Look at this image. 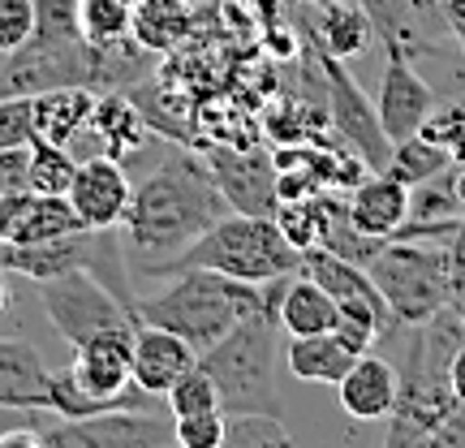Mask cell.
Returning a JSON list of instances; mask_svg holds the SVG:
<instances>
[{"mask_svg":"<svg viewBox=\"0 0 465 448\" xmlns=\"http://www.w3.org/2000/svg\"><path fill=\"white\" fill-rule=\"evenodd\" d=\"M224 212H229V203L220 194L207 160L194 151L173 147L134 185L130 207L121 216V237L134 254L147 259V267H155L168 264L173 254H182Z\"/></svg>","mask_w":465,"mask_h":448,"instance_id":"obj_1","label":"cell"},{"mask_svg":"<svg viewBox=\"0 0 465 448\" xmlns=\"http://www.w3.org/2000/svg\"><path fill=\"white\" fill-rule=\"evenodd\" d=\"M284 281L289 276L250 284L232 281L224 272H212V267H177V272H168V281L155 294H138V324L168 328L194 353H203L254 311H263V306L276 311Z\"/></svg>","mask_w":465,"mask_h":448,"instance_id":"obj_2","label":"cell"},{"mask_svg":"<svg viewBox=\"0 0 465 448\" xmlns=\"http://www.w3.org/2000/svg\"><path fill=\"white\" fill-rule=\"evenodd\" d=\"M177 267H212L224 272L232 281L267 284L302 272V250L284 242L272 216H242V212H224L212 229L194 237L182 254H173L168 264H155L151 276H168Z\"/></svg>","mask_w":465,"mask_h":448,"instance_id":"obj_3","label":"cell"},{"mask_svg":"<svg viewBox=\"0 0 465 448\" xmlns=\"http://www.w3.org/2000/svg\"><path fill=\"white\" fill-rule=\"evenodd\" d=\"M276 333H281V319L272 306H263L199 353V366L216 380L224 414L284 418L281 393H276Z\"/></svg>","mask_w":465,"mask_h":448,"instance_id":"obj_4","label":"cell"},{"mask_svg":"<svg viewBox=\"0 0 465 448\" xmlns=\"http://www.w3.org/2000/svg\"><path fill=\"white\" fill-rule=\"evenodd\" d=\"M371 281L380 284L388 311L397 319V328H414L452 302L449 284V259L444 246H418V242H401L388 237L383 250L366 264Z\"/></svg>","mask_w":465,"mask_h":448,"instance_id":"obj_5","label":"cell"},{"mask_svg":"<svg viewBox=\"0 0 465 448\" xmlns=\"http://www.w3.org/2000/svg\"><path fill=\"white\" fill-rule=\"evenodd\" d=\"M39 306H44L48 324L65 336L69 345H83V341L108 333V328H134L138 324V315L125 311L113 298V289L95 281L86 267H74V272H61L52 281H39Z\"/></svg>","mask_w":465,"mask_h":448,"instance_id":"obj_6","label":"cell"},{"mask_svg":"<svg viewBox=\"0 0 465 448\" xmlns=\"http://www.w3.org/2000/svg\"><path fill=\"white\" fill-rule=\"evenodd\" d=\"M306 56H311V65H315V78L323 83L328 121H332V130L341 134V143L358 151L375 173H383L388 155H392V143H388V134H383V125H380L375 104L366 100L362 86L349 78V69L341 56L315 48V44H306Z\"/></svg>","mask_w":465,"mask_h":448,"instance_id":"obj_7","label":"cell"},{"mask_svg":"<svg viewBox=\"0 0 465 448\" xmlns=\"http://www.w3.org/2000/svg\"><path fill=\"white\" fill-rule=\"evenodd\" d=\"M173 414L151 410H104L91 418H56L39 423V448H168Z\"/></svg>","mask_w":465,"mask_h":448,"instance_id":"obj_8","label":"cell"},{"mask_svg":"<svg viewBox=\"0 0 465 448\" xmlns=\"http://www.w3.org/2000/svg\"><path fill=\"white\" fill-rule=\"evenodd\" d=\"M203 160L212 168L229 212L276 216V203H281V194H276V160L267 151L237 143V147H207Z\"/></svg>","mask_w":465,"mask_h":448,"instance_id":"obj_9","label":"cell"},{"mask_svg":"<svg viewBox=\"0 0 465 448\" xmlns=\"http://www.w3.org/2000/svg\"><path fill=\"white\" fill-rule=\"evenodd\" d=\"M431 108H435V86L418 74L410 56L388 52L380 100H375V113H380V125H383V134H388V143L414 138V134L422 130V121L431 116Z\"/></svg>","mask_w":465,"mask_h":448,"instance_id":"obj_10","label":"cell"},{"mask_svg":"<svg viewBox=\"0 0 465 448\" xmlns=\"http://www.w3.org/2000/svg\"><path fill=\"white\" fill-rule=\"evenodd\" d=\"M130 194L134 185L121 160L104 155V151L91 160H78V173L69 182V203H74V212L86 229H121Z\"/></svg>","mask_w":465,"mask_h":448,"instance_id":"obj_11","label":"cell"},{"mask_svg":"<svg viewBox=\"0 0 465 448\" xmlns=\"http://www.w3.org/2000/svg\"><path fill=\"white\" fill-rule=\"evenodd\" d=\"M401 393V371L380 353H358L353 366H349L341 383H336V397H341V410H345L353 423H380V418L392 414Z\"/></svg>","mask_w":465,"mask_h":448,"instance_id":"obj_12","label":"cell"},{"mask_svg":"<svg viewBox=\"0 0 465 448\" xmlns=\"http://www.w3.org/2000/svg\"><path fill=\"white\" fill-rule=\"evenodd\" d=\"M194 363H199V353L185 345L177 333L155 328V324H138V328H134L130 375H134V383H138L143 393H151V397H164L168 388L182 380Z\"/></svg>","mask_w":465,"mask_h":448,"instance_id":"obj_13","label":"cell"},{"mask_svg":"<svg viewBox=\"0 0 465 448\" xmlns=\"http://www.w3.org/2000/svg\"><path fill=\"white\" fill-rule=\"evenodd\" d=\"M52 366L44 353L22 336H0V405L22 414H52L48 410Z\"/></svg>","mask_w":465,"mask_h":448,"instance_id":"obj_14","label":"cell"},{"mask_svg":"<svg viewBox=\"0 0 465 448\" xmlns=\"http://www.w3.org/2000/svg\"><path fill=\"white\" fill-rule=\"evenodd\" d=\"M311 14L302 17V35L306 44L332 52L341 61H353L362 56L371 44H375V26L366 17L362 0H336V5H306Z\"/></svg>","mask_w":465,"mask_h":448,"instance_id":"obj_15","label":"cell"},{"mask_svg":"<svg viewBox=\"0 0 465 448\" xmlns=\"http://www.w3.org/2000/svg\"><path fill=\"white\" fill-rule=\"evenodd\" d=\"M410 185L397 182L392 173H371L362 185L349 190V220L366 237H392L410 220Z\"/></svg>","mask_w":465,"mask_h":448,"instance_id":"obj_16","label":"cell"},{"mask_svg":"<svg viewBox=\"0 0 465 448\" xmlns=\"http://www.w3.org/2000/svg\"><path fill=\"white\" fill-rule=\"evenodd\" d=\"M86 134L104 147V155H113L121 164L130 160L134 151H143L151 143L147 116L125 91H95V108H91Z\"/></svg>","mask_w":465,"mask_h":448,"instance_id":"obj_17","label":"cell"},{"mask_svg":"<svg viewBox=\"0 0 465 448\" xmlns=\"http://www.w3.org/2000/svg\"><path fill=\"white\" fill-rule=\"evenodd\" d=\"M91 108H95V91L91 86H52L31 95V121L39 143H56V147H74L91 125Z\"/></svg>","mask_w":465,"mask_h":448,"instance_id":"obj_18","label":"cell"},{"mask_svg":"<svg viewBox=\"0 0 465 448\" xmlns=\"http://www.w3.org/2000/svg\"><path fill=\"white\" fill-rule=\"evenodd\" d=\"M276 319H281V333L289 336H315V333H332L336 328V298L306 272H293L281 289L276 302Z\"/></svg>","mask_w":465,"mask_h":448,"instance_id":"obj_19","label":"cell"},{"mask_svg":"<svg viewBox=\"0 0 465 448\" xmlns=\"http://www.w3.org/2000/svg\"><path fill=\"white\" fill-rule=\"evenodd\" d=\"M353 349L341 341L336 333H315V336H289L284 345V366L289 375L302 383H341L349 366H353Z\"/></svg>","mask_w":465,"mask_h":448,"instance_id":"obj_20","label":"cell"},{"mask_svg":"<svg viewBox=\"0 0 465 448\" xmlns=\"http://www.w3.org/2000/svg\"><path fill=\"white\" fill-rule=\"evenodd\" d=\"M302 272L315 276L336 302H371V306H388L383 294H380V284L371 281V272H366L362 264H349V259L332 254V250H323V246L302 250Z\"/></svg>","mask_w":465,"mask_h":448,"instance_id":"obj_21","label":"cell"},{"mask_svg":"<svg viewBox=\"0 0 465 448\" xmlns=\"http://www.w3.org/2000/svg\"><path fill=\"white\" fill-rule=\"evenodd\" d=\"M74 229H86V224L78 220L69 194H31L5 242H14V246H26V242H52V237H65V233H74Z\"/></svg>","mask_w":465,"mask_h":448,"instance_id":"obj_22","label":"cell"},{"mask_svg":"<svg viewBox=\"0 0 465 448\" xmlns=\"http://www.w3.org/2000/svg\"><path fill=\"white\" fill-rule=\"evenodd\" d=\"M130 35L147 52H168L190 35V9L185 0H143L134 5V26Z\"/></svg>","mask_w":465,"mask_h":448,"instance_id":"obj_23","label":"cell"},{"mask_svg":"<svg viewBox=\"0 0 465 448\" xmlns=\"http://www.w3.org/2000/svg\"><path fill=\"white\" fill-rule=\"evenodd\" d=\"M383 173H392L397 182H405L410 190L422 182H435V177H444L452 173V155L444 147H435L427 138H405V143H392V155H388V164Z\"/></svg>","mask_w":465,"mask_h":448,"instance_id":"obj_24","label":"cell"},{"mask_svg":"<svg viewBox=\"0 0 465 448\" xmlns=\"http://www.w3.org/2000/svg\"><path fill=\"white\" fill-rule=\"evenodd\" d=\"M134 9L125 0H78V31L91 48H113L130 39Z\"/></svg>","mask_w":465,"mask_h":448,"instance_id":"obj_25","label":"cell"},{"mask_svg":"<svg viewBox=\"0 0 465 448\" xmlns=\"http://www.w3.org/2000/svg\"><path fill=\"white\" fill-rule=\"evenodd\" d=\"M78 173V155L69 147H56V143H31V168H26V182H31V194H69V182Z\"/></svg>","mask_w":465,"mask_h":448,"instance_id":"obj_26","label":"cell"},{"mask_svg":"<svg viewBox=\"0 0 465 448\" xmlns=\"http://www.w3.org/2000/svg\"><path fill=\"white\" fill-rule=\"evenodd\" d=\"M164 405L173 418H190V414H212V410H220V393H216V380L203 371L199 363L185 371L182 380L173 383L164 393ZM224 414V410H220Z\"/></svg>","mask_w":465,"mask_h":448,"instance_id":"obj_27","label":"cell"},{"mask_svg":"<svg viewBox=\"0 0 465 448\" xmlns=\"http://www.w3.org/2000/svg\"><path fill=\"white\" fill-rule=\"evenodd\" d=\"M289 440L293 432L276 414H224V448H276Z\"/></svg>","mask_w":465,"mask_h":448,"instance_id":"obj_28","label":"cell"},{"mask_svg":"<svg viewBox=\"0 0 465 448\" xmlns=\"http://www.w3.org/2000/svg\"><path fill=\"white\" fill-rule=\"evenodd\" d=\"M276 229L284 233V242L293 250H311L319 246V229H323V216H319V199H281L276 203Z\"/></svg>","mask_w":465,"mask_h":448,"instance_id":"obj_29","label":"cell"},{"mask_svg":"<svg viewBox=\"0 0 465 448\" xmlns=\"http://www.w3.org/2000/svg\"><path fill=\"white\" fill-rule=\"evenodd\" d=\"M418 138H427V143H435V147H444L452 155V164H461L465 160V100L444 104V108L435 104L431 116L422 121Z\"/></svg>","mask_w":465,"mask_h":448,"instance_id":"obj_30","label":"cell"},{"mask_svg":"<svg viewBox=\"0 0 465 448\" xmlns=\"http://www.w3.org/2000/svg\"><path fill=\"white\" fill-rule=\"evenodd\" d=\"M173 444L177 448H224V414H190L173 418Z\"/></svg>","mask_w":465,"mask_h":448,"instance_id":"obj_31","label":"cell"},{"mask_svg":"<svg viewBox=\"0 0 465 448\" xmlns=\"http://www.w3.org/2000/svg\"><path fill=\"white\" fill-rule=\"evenodd\" d=\"M35 143L31 95H0V151Z\"/></svg>","mask_w":465,"mask_h":448,"instance_id":"obj_32","label":"cell"},{"mask_svg":"<svg viewBox=\"0 0 465 448\" xmlns=\"http://www.w3.org/2000/svg\"><path fill=\"white\" fill-rule=\"evenodd\" d=\"M35 35V0H0V56L17 52Z\"/></svg>","mask_w":465,"mask_h":448,"instance_id":"obj_33","label":"cell"},{"mask_svg":"<svg viewBox=\"0 0 465 448\" xmlns=\"http://www.w3.org/2000/svg\"><path fill=\"white\" fill-rule=\"evenodd\" d=\"M26 168H31V143L26 147H5L0 151V194H26Z\"/></svg>","mask_w":465,"mask_h":448,"instance_id":"obj_34","label":"cell"},{"mask_svg":"<svg viewBox=\"0 0 465 448\" xmlns=\"http://www.w3.org/2000/svg\"><path fill=\"white\" fill-rule=\"evenodd\" d=\"M431 444H440V448H465V401H457V410H452V414L435 427Z\"/></svg>","mask_w":465,"mask_h":448,"instance_id":"obj_35","label":"cell"},{"mask_svg":"<svg viewBox=\"0 0 465 448\" xmlns=\"http://www.w3.org/2000/svg\"><path fill=\"white\" fill-rule=\"evenodd\" d=\"M449 383H452V397L465 401V341L457 345V353H452V363H449Z\"/></svg>","mask_w":465,"mask_h":448,"instance_id":"obj_36","label":"cell"},{"mask_svg":"<svg viewBox=\"0 0 465 448\" xmlns=\"http://www.w3.org/2000/svg\"><path fill=\"white\" fill-rule=\"evenodd\" d=\"M26 423H35V427H39L44 418H39V414H22V410H5V405H0V440L14 432V427H26Z\"/></svg>","mask_w":465,"mask_h":448,"instance_id":"obj_37","label":"cell"},{"mask_svg":"<svg viewBox=\"0 0 465 448\" xmlns=\"http://www.w3.org/2000/svg\"><path fill=\"white\" fill-rule=\"evenodd\" d=\"M452 190H457V199H461V207H465V160L452 164Z\"/></svg>","mask_w":465,"mask_h":448,"instance_id":"obj_38","label":"cell"},{"mask_svg":"<svg viewBox=\"0 0 465 448\" xmlns=\"http://www.w3.org/2000/svg\"><path fill=\"white\" fill-rule=\"evenodd\" d=\"M9 302H14V294H9V272L0 267V315L9 311Z\"/></svg>","mask_w":465,"mask_h":448,"instance_id":"obj_39","label":"cell"},{"mask_svg":"<svg viewBox=\"0 0 465 448\" xmlns=\"http://www.w3.org/2000/svg\"><path fill=\"white\" fill-rule=\"evenodd\" d=\"M302 5H336V0H302Z\"/></svg>","mask_w":465,"mask_h":448,"instance_id":"obj_40","label":"cell"},{"mask_svg":"<svg viewBox=\"0 0 465 448\" xmlns=\"http://www.w3.org/2000/svg\"><path fill=\"white\" fill-rule=\"evenodd\" d=\"M125 5H130V9H134V5H143V0H125Z\"/></svg>","mask_w":465,"mask_h":448,"instance_id":"obj_41","label":"cell"},{"mask_svg":"<svg viewBox=\"0 0 465 448\" xmlns=\"http://www.w3.org/2000/svg\"><path fill=\"white\" fill-rule=\"evenodd\" d=\"M185 5H203V0H185Z\"/></svg>","mask_w":465,"mask_h":448,"instance_id":"obj_42","label":"cell"}]
</instances>
